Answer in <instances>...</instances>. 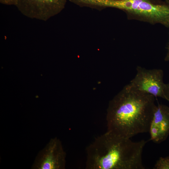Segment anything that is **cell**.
I'll list each match as a JSON object with an SVG mask.
<instances>
[{
    "mask_svg": "<svg viewBox=\"0 0 169 169\" xmlns=\"http://www.w3.org/2000/svg\"><path fill=\"white\" fill-rule=\"evenodd\" d=\"M164 0L166 1L167 2H169V0Z\"/></svg>",
    "mask_w": 169,
    "mask_h": 169,
    "instance_id": "7c38bea8",
    "label": "cell"
},
{
    "mask_svg": "<svg viewBox=\"0 0 169 169\" xmlns=\"http://www.w3.org/2000/svg\"><path fill=\"white\" fill-rule=\"evenodd\" d=\"M167 52L164 60L166 61H169V43L167 47Z\"/></svg>",
    "mask_w": 169,
    "mask_h": 169,
    "instance_id": "8fae6325",
    "label": "cell"
},
{
    "mask_svg": "<svg viewBox=\"0 0 169 169\" xmlns=\"http://www.w3.org/2000/svg\"><path fill=\"white\" fill-rule=\"evenodd\" d=\"M153 169H169V156L160 157L156 161Z\"/></svg>",
    "mask_w": 169,
    "mask_h": 169,
    "instance_id": "ba28073f",
    "label": "cell"
},
{
    "mask_svg": "<svg viewBox=\"0 0 169 169\" xmlns=\"http://www.w3.org/2000/svg\"><path fill=\"white\" fill-rule=\"evenodd\" d=\"M16 0H0V3L3 4L7 5H14Z\"/></svg>",
    "mask_w": 169,
    "mask_h": 169,
    "instance_id": "9c48e42d",
    "label": "cell"
},
{
    "mask_svg": "<svg viewBox=\"0 0 169 169\" xmlns=\"http://www.w3.org/2000/svg\"><path fill=\"white\" fill-rule=\"evenodd\" d=\"M165 100L169 102V82L166 84V87L165 90Z\"/></svg>",
    "mask_w": 169,
    "mask_h": 169,
    "instance_id": "30bf717a",
    "label": "cell"
},
{
    "mask_svg": "<svg viewBox=\"0 0 169 169\" xmlns=\"http://www.w3.org/2000/svg\"><path fill=\"white\" fill-rule=\"evenodd\" d=\"M147 141L134 142L107 131L86 149L88 169H144L142 154Z\"/></svg>",
    "mask_w": 169,
    "mask_h": 169,
    "instance_id": "7a4b0ae2",
    "label": "cell"
},
{
    "mask_svg": "<svg viewBox=\"0 0 169 169\" xmlns=\"http://www.w3.org/2000/svg\"><path fill=\"white\" fill-rule=\"evenodd\" d=\"M150 139L155 143L165 141L169 135V107L158 103L153 113L149 132Z\"/></svg>",
    "mask_w": 169,
    "mask_h": 169,
    "instance_id": "52a82bcc",
    "label": "cell"
},
{
    "mask_svg": "<svg viewBox=\"0 0 169 169\" xmlns=\"http://www.w3.org/2000/svg\"><path fill=\"white\" fill-rule=\"evenodd\" d=\"M94 4L100 11L116 8L125 12L129 19L169 28V2L164 0H94Z\"/></svg>",
    "mask_w": 169,
    "mask_h": 169,
    "instance_id": "3957f363",
    "label": "cell"
},
{
    "mask_svg": "<svg viewBox=\"0 0 169 169\" xmlns=\"http://www.w3.org/2000/svg\"><path fill=\"white\" fill-rule=\"evenodd\" d=\"M67 0H16L15 6L24 15L46 21L60 13Z\"/></svg>",
    "mask_w": 169,
    "mask_h": 169,
    "instance_id": "5b68a950",
    "label": "cell"
},
{
    "mask_svg": "<svg viewBox=\"0 0 169 169\" xmlns=\"http://www.w3.org/2000/svg\"><path fill=\"white\" fill-rule=\"evenodd\" d=\"M155 98L126 85L110 104L107 131L130 139L138 134L148 132L156 105Z\"/></svg>",
    "mask_w": 169,
    "mask_h": 169,
    "instance_id": "6da1fadb",
    "label": "cell"
},
{
    "mask_svg": "<svg viewBox=\"0 0 169 169\" xmlns=\"http://www.w3.org/2000/svg\"><path fill=\"white\" fill-rule=\"evenodd\" d=\"M134 77L128 84L133 90L165 99L166 84L163 81V71L160 69H148L140 66L136 68Z\"/></svg>",
    "mask_w": 169,
    "mask_h": 169,
    "instance_id": "277c9868",
    "label": "cell"
},
{
    "mask_svg": "<svg viewBox=\"0 0 169 169\" xmlns=\"http://www.w3.org/2000/svg\"><path fill=\"white\" fill-rule=\"evenodd\" d=\"M66 157V153L61 141L57 137L52 138L38 153L32 168L64 169Z\"/></svg>",
    "mask_w": 169,
    "mask_h": 169,
    "instance_id": "8992f818",
    "label": "cell"
}]
</instances>
